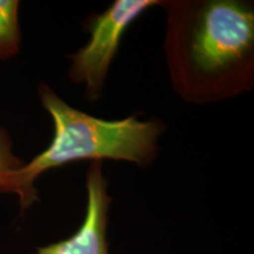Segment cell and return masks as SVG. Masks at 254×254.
<instances>
[{
  "instance_id": "cell-1",
  "label": "cell",
  "mask_w": 254,
  "mask_h": 254,
  "mask_svg": "<svg viewBox=\"0 0 254 254\" xmlns=\"http://www.w3.org/2000/svg\"><path fill=\"white\" fill-rule=\"evenodd\" d=\"M164 57L174 93L194 105L254 87V6L245 0H165Z\"/></svg>"
},
{
  "instance_id": "cell-3",
  "label": "cell",
  "mask_w": 254,
  "mask_h": 254,
  "mask_svg": "<svg viewBox=\"0 0 254 254\" xmlns=\"http://www.w3.org/2000/svg\"><path fill=\"white\" fill-rule=\"evenodd\" d=\"M160 0H114L88 21L87 43L69 57V81L84 85L86 98L99 100L114 58L125 33L146 11L160 6Z\"/></svg>"
},
{
  "instance_id": "cell-5",
  "label": "cell",
  "mask_w": 254,
  "mask_h": 254,
  "mask_svg": "<svg viewBox=\"0 0 254 254\" xmlns=\"http://www.w3.org/2000/svg\"><path fill=\"white\" fill-rule=\"evenodd\" d=\"M19 5L17 0H0V60L11 59L20 52Z\"/></svg>"
},
{
  "instance_id": "cell-4",
  "label": "cell",
  "mask_w": 254,
  "mask_h": 254,
  "mask_svg": "<svg viewBox=\"0 0 254 254\" xmlns=\"http://www.w3.org/2000/svg\"><path fill=\"white\" fill-rule=\"evenodd\" d=\"M103 163H91L86 172V212L73 236L39 247L34 254H109L106 239L109 209L112 198L107 190Z\"/></svg>"
},
{
  "instance_id": "cell-2",
  "label": "cell",
  "mask_w": 254,
  "mask_h": 254,
  "mask_svg": "<svg viewBox=\"0 0 254 254\" xmlns=\"http://www.w3.org/2000/svg\"><path fill=\"white\" fill-rule=\"evenodd\" d=\"M39 98L53 122V138L41 153L17 170L12 194H17L21 211L38 200L34 182L39 176L78 161H127L150 166L157 158L159 140L166 125L163 120H140L134 116L104 119L75 109L46 84H40Z\"/></svg>"
},
{
  "instance_id": "cell-6",
  "label": "cell",
  "mask_w": 254,
  "mask_h": 254,
  "mask_svg": "<svg viewBox=\"0 0 254 254\" xmlns=\"http://www.w3.org/2000/svg\"><path fill=\"white\" fill-rule=\"evenodd\" d=\"M11 135L4 127H0V193H11L12 179L17 170L24 166V161L12 152Z\"/></svg>"
}]
</instances>
